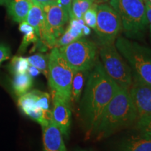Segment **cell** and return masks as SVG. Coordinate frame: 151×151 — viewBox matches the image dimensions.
Instances as JSON below:
<instances>
[{"mask_svg": "<svg viewBox=\"0 0 151 151\" xmlns=\"http://www.w3.org/2000/svg\"><path fill=\"white\" fill-rule=\"evenodd\" d=\"M118 86L106 74L99 60L88 73L80 116L87 133L92 134L105 107L115 95Z\"/></svg>", "mask_w": 151, "mask_h": 151, "instance_id": "obj_1", "label": "cell"}, {"mask_svg": "<svg viewBox=\"0 0 151 151\" xmlns=\"http://www.w3.org/2000/svg\"><path fill=\"white\" fill-rule=\"evenodd\" d=\"M138 117L129 90L118 87L115 95L103 111L92 134L98 139L108 137L118 130L134 123Z\"/></svg>", "mask_w": 151, "mask_h": 151, "instance_id": "obj_2", "label": "cell"}, {"mask_svg": "<svg viewBox=\"0 0 151 151\" xmlns=\"http://www.w3.org/2000/svg\"><path fill=\"white\" fill-rule=\"evenodd\" d=\"M115 45L129 63L132 76L151 87V50L122 37L117 38Z\"/></svg>", "mask_w": 151, "mask_h": 151, "instance_id": "obj_3", "label": "cell"}, {"mask_svg": "<svg viewBox=\"0 0 151 151\" xmlns=\"http://www.w3.org/2000/svg\"><path fill=\"white\" fill-rule=\"evenodd\" d=\"M75 71L68 64L59 48L54 47L48 55V83L52 92L70 103L71 85Z\"/></svg>", "mask_w": 151, "mask_h": 151, "instance_id": "obj_4", "label": "cell"}, {"mask_svg": "<svg viewBox=\"0 0 151 151\" xmlns=\"http://www.w3.org/2000/svg\"><path fill=\"white\" fill-rule=\"evenodd\" d=\"M109 4L120 16L127 37L136 38L142 35L148 24L142 0H110Z\"/></svg>", "mask_w": 151, "mask_h": 151, "instance_id": "obj_5", "label": "cell"}, {"mask_svg": "<svg viewBox=\"0 0 151 151\" xmlns=\"http://www.w3.org/2000/svg\"><path fill=\"white\" fill-rule=\"evenodd\" d=\"M99 56L106 74L119 87L129 90L133 79L131 67L119 52L114 43L101 45Z\"/></svg>", "mask_w": 151, "mask_h": 151, "instance_id": "obj_6", "label": "cell"}, {"mask_svg": "<svg viewBox=\"0 0 151 151\" xmlns=\"http://www.w3.org/2000/svg\"><path fill=\"white\" fill-rule=\"evenodd\" d=\"M58 48L75 72L90 71L98 60L97 45L85 38Z\"/></svg>", "mask_w": 151, "mask_h": 151, "instance_id": "obj_7", "label": "cell"}, {"mask_svg": "<svg viewBox=\"0 0 151 151\" xmlns=\"http://www.w3.org/2000/svg\"><path fill=\"white\" fill-rule=\"evenodd\" d=\"M18 104L24 113L41 126L52 120L50 95L47 92L37 90L26 92L19 97Z\"/></svg>", "mask_w": 151, "mask_h": 151, "instance_id": "obj_8", "label": "cell"}, {"mask_svg": "<svg viewBox=\"0 0 151 151\" xmlns=\"http://www.w3.org/2000/svg\"><path fill=\"white\" fill-rule=\"evenodd\" d=\"M44 15V35L43 43L48 48H54L56 41L65 32L69 16L56 1L43 5Z\"/></svg>", "mask_w": 151, "mask_h": 151, "instance_id": "obj_9", "label": "cell"}, {"mask_svg": "<svg viewBox=\"0 0 151 151\" xmlns=\"http://www.w3.org/2000/svg\"><path fill=\"white\" fill-rule=\"evenodd\" d=\"M122 29L120 17L110 4H98L95 32L100 44L114 43Z\"/></svg>", "mask_w": 151, "mask_h": 151, "instance_id": "obj_10", "label": "cell"}, {"mask_svg": "<svg viewBox=\"0 0 151 151\" xmlns=\"http://www.w3.org/2000/svg\"><path fill=\"white\" fill-rule=\"evenodd\" d=\"M52 93V120L62 134L68 138L71 124V112L69 104L61 97Z\"/></svg>", "mask_w": 151, "mask_h": 151, "instance_id": "obj_11", "label": "cell"}, {"mask_svg": "<svg viewBox=\"0 0 151 151\" xmlns=\"http://www.w3.org/2000/svg\"><path fill=\"white\" fill-rule=\"evenodd\" d=\"M129 90L138 116L151 115V87L133 76Z\"/></svg>", "mask_w": 151, "mask_h": 151, "instance_id": "obj_12", "label": "cell"}, {"mask_svg": "<svg viewBox=\"0 0 151 151\" xmlns=\"http://www.w3.org/2000/svg\"><path fill=\"white\" fill-rule=\"evenodd\" d=\"M41 127L43 151H67L61 132L52 120Z\"/></svg>", "mask_w": 151, "mask_h": 151, "instance_id": "obj_13", "label": "cell"}, {"mask_svg": "<svg viewBox=\"0 0 151 151\" xmlns=\"http://www.w3.org/2000/svg\"><path fill=\"white\" fill-rule=\"evenodd\" d=\"M25 21L34 28L39 40L43 42L44 35V15L42 5L36 0H32V6Z\"/></svg>", "mask_w": 151, "mask_h": 151, "instance_id": "obj_14", "label": "cell"}, {"mask_svg": "<svg viewBox=\"0 0 151 151\" xmlns=\"http://www.w3.org/2000/svg\"><path fill=\"white\" fill-rule=\"evenodd\" d=\"M121 151H151V137L144 134L132 135L122 141Z\"/></svg>", "mask_w": 151, "mask_h": 151, "instance_id": "obj_15", "label": "cell"}, {"mask_svg": "<svg viewBox=\"0 0 151 151\" xmlns=\"http://www.w3.org/2000/svg\"><path fill=\"white\" fill-rule=\"evenodd\" d=\"M6 6L11 18L20 23L26 20L32 6V0H10Z\"/></svg>", "mask_w": 151, "mask_h": 151, "instance_id": "obj_16", "label": "cell"}, {"mask_svg": "<svg viewBox=\"0 0 151 151\" xmlns=\"http://www.w3.org/2000/svg\"><path fill=\"white\" fill-rule=\"evenodd\" d=\"M32 77L27 73L15 74L12 82L15 93L18 97H20L29 91L32 86Z\"/></svg>", "mask_w": 151, "mask_h": 151, "instance_id": "obj_17", "label": "cell"}, {"mask_svg": "<svg viewBox=\"0 0 151 151\" xmlns=\"http://www.w3.org/2000/svg\"><path fill=\"white\" fill-rule=\"evenodd\" d=\"M19 29L24 35L23 39L21 45H20L19 52H24L27 49V46L30 43H35L36 44L38 41H39V37L36 35L34 28L28 24L27 22L24 21L20 22V26H19Z\"/></svg>", "mask_w": 151, "mask_h": 151, "instance_id": "obj_18", "label": "cell"}, {"mask_svg": "<svg viewBox=\"0 0 151 151\" xmlns=\"http://www.w3.org/2000/svg\"><path fill=\"white\" fill-rule=\"evenodd\" d=\"M88 73L89 71H79L75 72L73 77L72 85H71V100L75 101H78L84 86L85 78L86 74H88Z\"/></svg>", "mask_w": 151, "mask_h": 151, "instance_id": "obj_19", "label": "cell"}, {"mask_svg": "<svg viewBox=\"0 0 151 151\" xmlns=\"http://www.w3.org/2000/svg\"><path fill=\"white\" fill-rule=\"evenodd\" d=\"M94 4V0H73L69 19H82L85 13Z\"/></svg>", "mask_w": 151, "mask_h": 151, "instance_id": "obj_20", "label": "cell"}, {"mask_svg": "<svg viewBox=\"0 0 151 151\" xmlns=\"http://www.w3.org/2000/svg\"><path fill=\"white\" fill-rule=\"evenodd\" d=\"M29 65L37 68L43 74L48 75V57L41 53L35 54L27 58Z\"/></svg>", "mask_w": 151, "mask_h": 151, "instance_id": "obj_21", "label": "cell"}, {"mask_svg": "<svg viewBox=\"0 0 151 151\" xmlns=\"http://www.w3.org/2000/svg\"><path fill=\"white\" fill-rule=\"evenodd\" d=\"M29 64L27 58L21 56H15L11 62V71L14 74H21L27 73Z\"/></svg>", "mask_w": 151, "mask_h": 151, "instance_id": "obj_22", "label": "cell"}, {"mask_svg": "<svg viewBox=\"0 0 151 151\" xmlns=\"http://www.w3.org/2000/svg\"><path fill=\"white\" fill-rule=\"evenodd\" d=\"M85 24H85L83 18L70 19L69 25L68 26L67 29L69 30L71 35L76 40V39H78L83 37V28Z\"/></svg>", "mask_w": 151, "mask_h": 151, "instance_id": "obj_23", "label": "cell"}, {"mask_svg": "<svg viewBox=\"0 0 151 151\" xmlns=\"http://www.w3.org/2000/svg\"><path fill=\"white\" fill-rule=\"evenodd\" d=\"M97 6L98 4L94 3L83 16V20H84L85 24L90 28H92L94 30L97 26Z\"/></svg>", "mask_w": 151, "mask_h": 151, "instance_id": "obj_24", "label": "cell"}, {"mask_svg": "<svg viewBox=\"0 0 151 151\" xmlns=\"http://www.w3.org/2000/svg\"><path fill=\"white\" fill-rule=\"evenodd\" d=\"M136 127L140 133L151 137V115H143L138 117Z\"/></svg>", "mask_w": 151, "mask_h": 151, "instance_id": "obj_25", "label": "cell"}, {"mask_svg": "<svg viewBox=\"0 0 151 151\" xmlns=\"http://www.w3.org/2000/svg\"><path fill=\"white\" fill-rule=\"evenodd\" d=\"M76 39L71 35V34L69 33V30L67 28V29L65 30L63 34L57 40L55 46V47H56V48H60V47L65 46L67 45H69L71 42H73V41H74Z\"/></svg>", "mask_w": 151, "mask_h": 151, "instance_id": "obj_26", "label": "cell"}, {"mask_svg": "<svg viewBox=\"0 0 151 151\" xmlns=\"http://www.w3.org/2000/svg\"><path fill=\"white\" fill-rule=\"evenodd\" d=\"M10 49L8 47L0 45V64L10 58Z\"/></svg>", "mask_w": 151, "mask_h": 151, "instance_id": "obj_27", "label": "cell"}, {"mask_svg": "<svg viewBox=\"0 0 151 151\" xmlns=\"http://www.w3.org/2000/svg\"><path fill=\"white\" fill-rule=\"evenodd\" d=\"M73 0H55L57 3L59 4L62 8H63L67 11L68 14H70L71 10V4H72Z\"/></svg>", "mask_w": 151, "mask_h": 151, "instance_id": "obj_28", "label": "cell"}, {"mask_svg": "<svg viewBox=\"0 0 151 151\" xmlns=\"http://www.w3.org/2000/svg\"><path fill=\"white\" fill-rule=\"evenodd\" d=\"M27 72L29 73V74L32 77H36V76H37L39 75V73H41V71H39L37 68L34 67V66L29 65V67H28Z\"/></svg>", "mask_w": 151, "mask_h": 151, "instance_id": "obj_29", "label": "cell"}, {"mask_svg": "<svg viewBox=\"0 0 151 151\" xmlns=\"http://www.w3.org/2000/svg\"><path fill=\"white\" fill-rule=\"evenodd\" d=\"M145 7H146L147 20H148V23L151 24V4L148 1L146 3H145Z\"/></svg>", "mask_w": 151, "mask_h": 151, "instance_id": "obj_30", "label": "cell"}, {"mask_svg": "<svg viewBox=\"0 0 151 151\" xmlns=\"http://www.w3.org/2000/svg\"><path fill=\"white\" fill-rule=\"evenodd\" d=\"M91 33V30L90 28L87 26L86 24H85L83 28V36H88Z\"/></svg>", "mask_w": 151, "mask_h": 151, "instance_id": "obj_31", "label": "cell"}, {"mask_svg": "<svg viewBox=\"0 0 151 151\" xmlns=\"http://www.w3.org/2000/svg\"><path fill=\"white\" fill-rule=\"evenodd\" d=\"M37 2H39V4H41V5H45L47 4L53 2V1H55V0H36Z\"/></svg>", "mask_w": 151, "mask_h": 151, "instance_id": "obj_32", "label": "cell"}, {"mask_svg": "<svg viewBox=\"0 0 151 151\" xmlns=\"http://www.w3.org/2000/svg\"><path fill=\"white\" fill-rule=\"evenodd\" d=\"M110 0H94V3L97 4H104L108 2Z\"/></svg>", "mask_w": 151, "mask_h": 151, "instance_id": "obj_33", "label": "cell"}, {"mask_svg": "<svg viewBox=\"0 0 151 151\" xmlns=\"http://www.w3.org/2000/svg\"><path fill=\"white\" fill-rule=\"evenodd\" d=\"M10 0H0V5H6Z\"/></svg>", "mask_w": 151, "mask_h": 151, "instance_id": "obj_34", "label": "cell"}, {"mask_svg": "<svg viewBox=\"0 0 151 151\" xmlns=\"http://www.w3.org/2000/svg\"><path fill=\"white\" fill-rule=\"evenodd\" d=\"M75 151H94V150H91V149H78V150Z\"/></svg>", "mask_w": 151, "mask_h": 151, "instance_id": "obj_35", "label": "cell"}, {"mask_svg": "<svg viewBox=\"0 0 151 151\" xmlns=\"http://www.w3.org/2000/svg\"><path fill=\"white\" fill-rule=\"evenodd\" d=\"M142 1H143V2H144V4L145 3H146L147 2V1H148V0H142Z\"/></svg>", "mask_w": 151, "mask_h": 151, "instance_id": "obj_36", "label": "cell"}, {"mask_svg": "<svg viewBox=\"0 0 151 151\" xmlns=\"http://www.w3.org/2000/svg\"><path fill=\"white\" fill-rule=\"evenodd\" d=\"M150 38H151V24H150Z\"/></svg>", "mask_w": 151, "mask_h": 151, "instance_id": "obj_37", "label": "cell"}, {"mask_svg": "<svg viewBox=\"0 0 151 151\" xmlns=\"http://www.w3.org/2000/svg\"><path fill=\"white\" fill-rule=\"evenodd\" d=\"M148 1H149V2H150V3L151 4V0H148Z\"/></svg>", "mask_w": 151, "mask_h": 151, "instance_id": "obj_38", "label": "cell"}]
</instances>
